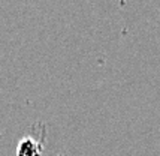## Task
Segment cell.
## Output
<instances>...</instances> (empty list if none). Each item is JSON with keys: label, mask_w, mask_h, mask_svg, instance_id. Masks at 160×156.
Instances as JSON below:
<instances>
[{"label": "cell", "mask_w": 160, "mask_h": 156, "mask_svg": "<svg viewBox=\"0 0 160 156\" xmlns=\"http://www.w3.org/2000/svg\"><path fill=\"white\" fill-rule=\"evenodd\" d=\"M42 153H43V144L30 135L22 137L15 149L17 156H42Z\"/></svg>", "instance_id": "cell-1"}]
</instances>
